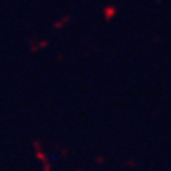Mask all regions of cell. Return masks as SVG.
<instances>
[{
    "instance_id": "obj_1",
    "label": "cell",
    "mask_w": 171,
    "mask_h": 171,
    "mask_svg": "<svg viewBox=\"0 0 171 171\" xmlns=\"http://www.w3.org/2000/svg\"><path fill=\"white\" fill-rule=\"evenodd\" d=\"M104 162H105V158H104V156H97V158H94L96 164H103Z\"/></svg>"
},
{
    "instance_id": "obj_2",
    "label": "cell",
    "mask_w": 171,
    "mask_h": 171,
    "mask_svg": "<svg viewBox=\"0 0 171 171\" xmlns=\"http://www.w3.org/2000/svg\"><path fill=\"white\" fill-rule=\"evenodd\" d=\"M125 166H128V167H135V162H133V160H125Z\"/></svg>"
}]
</instances>
